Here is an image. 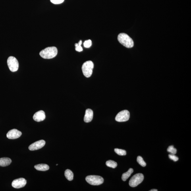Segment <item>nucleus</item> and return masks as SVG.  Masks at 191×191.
Returning a JSON list of instances; mask_svg holds the SVG:
<instances>
[{
	"label": "nucleus",
	"instance_id": "19",
	"mask_svg": "<svg viewBox=\"0 0 191 191\" xmlns=\"http://www.w3.org/2000/svg\"><path fill=\"white\" fill-rule=\"evenodd\" d=\"M115 151L118 155L124 156L126 154V151L122 150V149L116 148L115 149Z\"/></svg>",
	"mask_w": 191,
	"mask_h": 191
},
{
	"label": "nucleus",
	"instance_id": "17",
	"mask_svg": "<svg viewBox=\"0 0 191 191\" xmlns=\"http://www.w3.org/2000/svg\"><path fill=\"white\" fill-rule=\"evenodd\" d=\"M106 165L108 167L115 169V168L117 167V163L115 161L109 160L106 162Z\"/></svg>",
	"mask_w": 191,
	"mask_h": 191
},
{
	"label": "nucleus",
	"instance_id": "13",
	"mask_svg": "<svg viewBox=\"0 0 191 191\" xmlns=\"http://www.w3.org/2000/svg\"><path fill=\"white\" fill-rule=\"evenodd\" d=\"M11 160L8 157L0 158V167H5L9 165L11 163Z\"/></svg>",
	"mask_w": 191,
	"mask_h": 191
},
{
	"label": "nucleus",
	"instance_id": "5",
	"mask_svg": "<svg viewBox=\"0 0 191 191\" xmlns=\"http://www.w3.org/2000/svg\"><path fill=\"white\" fill-rule=\"evenodd\" d=\"M144 178V176L142 173H137L135 174L130 180V186L132 187H135L138 186L143 182Z\"/></svg>",
	"mask_w": 191,
	"mask_h": 191
},
{
	"label": "nucleus",
	"instance_id": "9",
	"mask_svg": "<svg viewBox=\"0 0 191 191\" xmlns=\"http://www.w3.org/2000/svg\"><path fill=\"white\" fill-rule=\"evenodd\" d=\"M45 142L44 140H41L32 143L29 147V150L34 151L38 150L42 148L45 146Z\"/></svg>",
	"mask_w": 191,
	"mask_h": 191
},
{
	"label": "nucleus",
	"instance_id": "20",
	"mask_svg": "<svg viewBox=\"0 0 191 191\" xmlns=\"http://www.w3.org/2000/svg\"><path fill=\"white\" fill-rule=\"evenodd\" d=\"M82 41L80 40L78 43H76L75 45L76 50L78 52H81L83 50V48L81 47Z\"/></svg>",
	"mask_w": 191,
	"mask_h": 191
},
{
	"label": "nucleus",
	"instance_id": "23",
	"mask_svg": "<svg viewBox=\"0 0 191 191\" xmlns=\"http://www.w3.org/2000/svg\"><path fill=\"white\" fill-rule=\"evenodd\" d=\"M169 157L170 159H171L172 160H173L175 162L177 161L178 160H179L178 157L174 154H169Z\"/></svg>",
	"mask_w": 191,
	"mask_h": 191
},
{
	"label": "nucleus",
	"instance_id": "14",
	"mask_svg": "<svg viewBox=\"0 0 191 191\" xmlns=\"http://www.w3.org/2000/svg\"><path fill=\"white\" fill-rule=\"evenodd\" d=\"M35 169L40 171H46L49 170V167L48 165L46 164H39L34 166Z\"/></svg>",
	"mask_w": 191,
	"mask_h": 191
},
{
	"label": "nucleus",
	"instance_id": "25",
	"mask_svg": "<svg viewBox=\"0 0 191 191\" xmlns=\"http://www.w3.org/2000/svg\"><path fill=\"white\" fill-rule=\"evenodd\" d=\"M150 191H157V189H153L151 190Z\"/></svg>",
	"mask_w": 191,
	"mask_h": 191
},
{
	"label": "nucleus",
	"instance_id": "16",
	"mask_svg": "<svg viewBox=\"0 0 191 191\" xmlns=\"http://www.w3.org/2000/svg\"><path fill=\"white\" fill-rule=\"evenodd\" d=\"M65 175L67 179L69 181H72L73 179L74 174L71 170H66L65 172Z\"/></svg>",
	"mask_w": 191,
	"mask_h": 191
},
{
	"label": "nucleus",
	"instance_id": "3",
	"mask_svg": "<svg viewBox=\"0 0 191 191\" xmlns=\"http://www.w3.org/2000/svg\"><path fill=\"white\" fill-rule=\"evenodd\" d=\"M94 64L92 61H89L85 62L82 67L84 75L87 78L90 77L92 75Z\"/></svg>",
	"mask_w": 191,
	"mask_h": 191
},
{
	"label": "nucleus",
	"instance_id": "11",
	"mask_svg": "<svg viewBox=\"0 0 191 191\" xmlns=\"http://www.w3.org/2000/svg\"><path fill=\"white\" fill-rule=\"evenodd\" d=\"M45 117L44 112L43 111H40L34 114L33 117V119L35 121L40 122L44 120Z\"/></svg>",
	"mask_w": 191,
	"mask_h": 191
},
{
	"label": "nucleus",
	"instance_id": "26",
	"mask_svg": "<svg viewBox=\"0 0 191 191\" xmlns=\"http://www.w3.org/2000/svg\"><path fill=\"white\" fill-rule=\"evenodd\" d=\"M57 165V166L58 165L57 164V165Z\"/></svg>",
	"mask_w": 191,
	"mask_h": 191
},
{
	"label": "nucleus",
	"instance_id": "24",
	"mask_svg": "<svg viewBox=\"0 0 191 191\" xmlns=\"http://www.w3.org/2000/svg\"><path fill=\"white\" fill-rule=\"evenodd\" d=\"M50 1L52 3L55 5H58L63 2L64 0H50Z\"/></svg>",
	"mask_w": 191,
	"mask_h": 191
},
{
	"label": "nucleus",
	"instance_id": "8",
	"mask_svg": "<svg viewBox=\"0 0 191 191\" xmlns=\"http://www.w3.org/2000/svg\"><path fill=\"white\" fill-rule=\"evenodd\" d=\"M27 183V180L24 178H18L13 180L12 183V186L13 188L19 189L24 187Z\"/></svg>",
	"mask_w": 191,
	"mask_h": 191
},
{
	"label": "nucleus",
	"instance_id": "15",
	"mask_svg": "<svg viewBox=\"0 0 191 191\" xmlns=\"http://www.w3.org/2000/svg\"><path fill=\"white\" fill-rule=\"evenodd\" d=\"M134 172V170L130 168L128 171L122 174V180L124 181H125L129 178L131 174Z\"/></svg>",
	"mask_w": 191,
	"mask_h": 191
},
{
	"label": "nucleus",
	"instance_id": "18",
	"mask_svg": "<svg viewBox=\"0 0 191 191\" xmlns=\"http://www.w3.org/2000/svg\"><path fill=\"white\" fill-rule=\"evenodd\" d=\"M137 162L140 165L143 167H145L146 165V163H145V162L143 160V158L139 156L137 157Z\"/></svg>",
	"mask_w": 191,
	"mask_h": 191
},
{
	"label": "nucleus",
	"instance_id": "6",
	"mask_svg": "<svg viewBox=\"0 0 191 191\" xmlns=\"http://www.w3.org/2000/svg\"><path fill=\"white\" fill-rule=\"evenodd\" d=\"M8 67L12 72L17 71L19 67V63L17 59L13 57H10L7 60Z\"/></svg>",
	"mask_w": 191,
	"mask_h": 191
},
{
	"label": "nucleus",
	"instance_id": "21",
	"mask_svg": "<svg viewBox=\"0 0 191 191\" xmlns=\"http://www.w3.org/2000/svg\"><path fill=\"white\" fill-rule=\"evenodd\" d=\"M168 152L171 153V154L175 155L177 153V149L174 148L173 146H171L168 147L167 149Z\"/></svg>",
	"mask_w": 191,
	"mask_h": 191
},
{
	"label": "nucleus",
	"instance_id": "4",
	"mask_svg": "<svg viewBox=\"0 0 191 191\" xmlns=\"http://www.w3.org/2000/svg\"><path fill=\"white\" fill-rule=\"evenodd\" d=\"M86 180L88 183L93 186L100 185L104 182L103 178L99 176H88L86 177Z\"/></svg>",
	"mask_w": 191,
	"mask_h": 191
},
{
	"label": "nucleus",
	"instance_id": "10",
	"mask_svg": "<svg viewBox=\"0 0 191 191\" xmlns=\"http://www.w3.org/2000/svg\"><path fill=\"white\" fill-rule=\"evenodd\" d=\"M22 132L17 129H13L9 131L7 134V137L9 139L18 138L21 136Z\"/></svg>",
	"mask_w": 191,
	"mask_h": 191
},
{
	"label": "nucleus",
	"instance_id": "1",
	"mask_svg": "<svg viewBox=\"0 0 191 191\" xmlns=\"http://www.w3.org/2000/svg\"><path fill=\"white\" fill-rule=\"evenodd\" d=\"M57 52V47H49L41 51L39 54L44 59H49L56 57Z\"/></svg>",
	"mask_w": 191,
	"mask_h": 191
},
{
	"label": "nucleus",
	"instance_id": "2",
	"mask_svg": "<svg viewBox=\"0 0 191 191\" xmlns=\"http://www.w3.org/2000/svg\"><path fill=\"white\" fill-rule=\"evenodd\" d=\"M118 39L120 43L127 48H130L134 47V41L128 34L121 33L118 35Z\"/></svg>",
	"mask_w": 191,
	"mask_h": 191
},
{
	"label": "nucleus",
	"instance_id": "12",
	"mask_svg": "<svg viewBox=\"0 0 191 191\" xmlns=\"http://www.w3.org/2000/svg\"><path fill=\"white\" fill-rule=\"evenodd\" d=\"M93 118V112L92 110L88 109L86 110L84 117V121L87 123L92 121Z\"/></svg>",
	"mask_w": 191,
	"mask_h": 191
},
{
	"label": "nucleus",
	"instance_id": "22",
	"mask_svg": "<svg viewBox=\"0 0 191 191\" xmlns=\"http://www.w3.org/2000/svg\"><path fill=\"white\" fill-rule=\"evenodd\" d=\"M92 41L91 40H88L85 41L84 43V46L85 47L89 48L92 45Z\"/></svg>",
	"mask_w": 191,
	"mask_h": 191
},
{
	"label": "nucleus",
	"instance_id": "7",
	"mask_svg": "<svg viewBox=\"0 0 191 191\" xmlns=\"http://www.w3.org/2000/svg\"><path fill=\"white\" fill-rule=\"evenodd\" d=\"M130 117V114L128 110H124L117 114L115 118L116 121L119 122L128 121Z\"/></svg>",
	"mask_w": 191,
	"mask_h": 191
}]
</instances>
